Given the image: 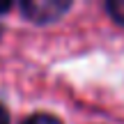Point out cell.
I'll list each match as a JSON object with an SVG mask.
<instances>
[{"mask_svg": "<svg viewBox=\"0 0 124 124\" xmlns=\"http://www.w3.org/2000/svg\"><path fill=\"white\" fill-rule=\"evenodd\" d=\"M69 9H71L69 0H28V2H21V12L35 23L58 21Z\"/></svg>", "mask_w": 124, "mask_h": 124, "instance_id": "6da1fadb", "label": "cell"}, {"mask_svg": "<svg viewBox=\"0 0 124 124\" xmlns=\"http://www.w3.org/2000/svg\"><path fill=\"white\" fill-rule=\"evenodd\" d=\"M106 12L113 16V21L124 25V0H108L106 2Z\"/></svg>", "mask_w": 124, "mask_h": 124, "instance_id": "7a4b0ae2", "label": "cell"}, {"mask_svg": "<svg viewBox=\"0 0 124 124\" xmlns=\"http://www.w3.org/2000/svg\"><path fill=\"white\" fill-rule=\"evenodd\" d=\"M23 124H62L58 117L48 115V113H37V115H30Z\"/></svg>", "mask_w": 124, "mask_h": 124, "instance_id": "3957f363", "label": "cell"}, {"mask_svg": "<svg viewBox=\"0 0 124 124\" xmlns=\"http://www.w3.org/2000/svg\"><path fill=\"white\" fill-rule=\"evenodd\" d=\"M0 124H9V115L5 110V106H0Z\"/></svg>", "mask_w": 124, "mask_h": 124, "instance_id": "277c9868", "label": "cell"}, {"mask_svg": "<svg viewBox=\"0 0 124 124\" xmlns=\"http://www.w3.org/2000/svg\"><path fill=\"white\" fill-rule=\"evenodd\" d=\"M9 7H12V5H9V2H5V5H0V14H5V12H9Z\"/></svg>", "mask_w": 124, "mask_h": 124, "instance_id": "5b68a950", "label": "cell"}, {"mask_svg": "<svg viewBox=\"0 0 124 124\" xmlns=\"http://www.w3.org/2000/svg\"><path fill=\"white\" fill-rule=\"evenodd\" d=\"M0 35H2V28H0Z\"/></svg>", "mask_w": 124, "mask_h": 124, "instance_id": "8992f818", "label": "cell"}]
</instances>
